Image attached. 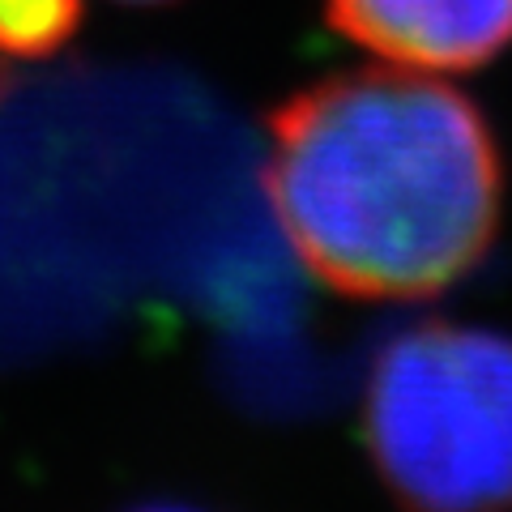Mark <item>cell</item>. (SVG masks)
<instances>
[{
  "label": "cell",
  "instance_id": "cell-1",
  "mask_svg": "<svg viewBox=\"0 0 512 512\" xmlns=\"http://www.w3.org/2000/svg\"><path fill=\"white\" fill-rule=\"evenodd\" d=\"M269 205L286 244L350 299H427L483 261L504 163L466 94L410 69L295 90L269 116Z\"/></svg>",
  "mask_w": 512,
  "mask_h": 512
},
{
  "label": "cell",
  "instance_id": "cell-2",
  "mask_svg": "<svg viewBox=\"0 0 512 512\" xmlns=\"http://www.w3.org/2000/svg\"><path fill=\"white\" fill-rule=\"evenodd\" d=\"M363 427L406 512H512V338L444 320L406 329L372 363Z\"/></svg>",
  "mask_w": 512,
  "mask_h": 512
},
{
  "label": "cell",
  "instance_id": "cell-3",
  "mask_svg": "<svg viewBox=\"0 0 512 512\" xmlns=\"http://www.w3.org/2000/svg\"><path fill=\"white\" fill-rule=\"evenodd\" d=\"M325 22L372 56L466 73L512 47V0H325Z\"/></svg>",
  "mask_w": 512,
  "mask_h": 512
},
{
  "label": "cell",
  "instance_id": "cell-4",
  "mask_svg": "<svg viewBox=\"0 0 512 512\" xmlns=\"http://www.w3.org/2000/svg\"><path fill=\"white\" fill-rule=\"evenodd\" d=\"M82 0H0V56L43 60L56 56L82 30Z\"/></svg>",
  "mask_w": 512,
  "mask_h": 512
},
{
  "label": "cell",
  "instance_id": "cell-5",
  "mask_svg": "<svg viewBox=\"0 0 512 512\" xmlns=\"http://www.w3.org/2000/svg\"><path fill=\"white\" fill-rule=\"evenodd\" d=\"M120 5H171V0H120Z\"/></svg>",
  "mask_w": 512,
  "mask_h": 512
},
{
  "label": "cell",
  "instance_id": "cell-6",
  "mask_svg": "<svg viewBox=\"0 0 512 512\" xmlns=\"http://www.w3.org/2000/svg\"><path fill=\"white\" fill-rule=\"evenodd\" d=\"M146 512H188V508H146Z\"/></svg>",
  "mask_w": 512,
  "mask_h": 512
}]
</instances>
